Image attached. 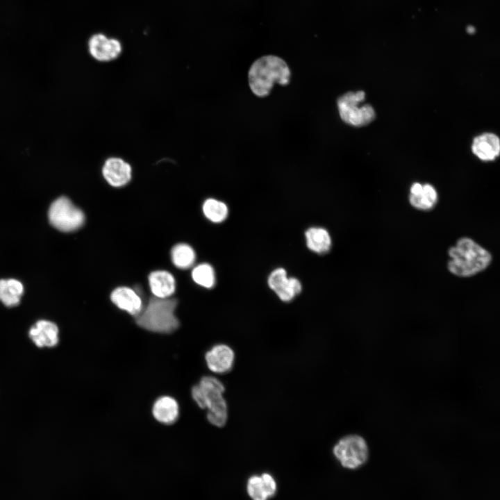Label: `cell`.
<instances>
[{"instance_id": "7402d4cb", "label": "cell", "mask_w": 500, "mask_h": 500, "mask_svg": "<svg viewBox=\"0 0 500 500\" xmlns=\"http://www.w3.org/2000/svg\"><path fill=\"white\" fill-rule=\"evenodd\" d=\"M192 277L197 284L206 288H212L216 281L215 271L208 263H201L194 267Z\"/></svg>"}, {"instance_id": "7a4b0ae2", "label": "cell", "mask_w": 500, "mask_h": 500, "mask_svg": "<svg viewBox=\"0 0 500 500\" xmlns=\"http://www.w3.org/2000/svg\"><path fill=\"white\" fill-rule=\"evenodd\" d=\"M449 271L458 276H470L485 269L491 261L490 253L474 240L462 238L449 250Z\"/></svg>"}, {"instance_id": "d6986e66", "label": "cell", "mask_w": 500, "mask_h": 500, "mask_svg": "<svg viewBox=\"0 0 500 500\" xmlns=\"http://www.w3.org/2000/svg\"><path fill=\"white\" fill-rule=\"evenodd\" d=\"M409 201L410 204L417 209L430 210L433 208L438 201V194L431 185L424 184L419 193L410 194Z\"/></svg>"}, {"instance_id": "9c48e42d", "label": "cell", "mask_w": 500, "mask_h": 500, "mask_svg": "<svg viewBox=\"0 0 500 500\" xmlns=\"http://www.w3.org/2000/svg\"><path fill=\"white\" fill-rule=\"evenodd\" d=\"M205 358L206 365L211 372L224 374L232 369L235 354L229 346L219 344L213 346L206 352Z\"/></svg>"}, {"instance_id": "d4e9b609", "label": "cell", "mask_w": 500, "mask_h": 500, "mask_svg": "<svg viewBox=\"0 0 500 500\" xmlns=\"http://www.w3.org/2000/svg\"><path fill=\"white\" fill-rule=\"evenodd\" d=\"M467 32H468L469 33H473L474 32V28L472 27V26H469V27L467 28Z\"/></svg>"}, {"instance_id": "ffe728a7", "label": "cell", "mask_w": 500, "mask_h": 500, "mask_svg": "<svg viewBox=\"0 0 500 500\" xmlns=\"http://www.w3.org/2000/svg\"><path fill=\"white\" fill-rule=\"evenodd\" d=\"M172 260L180 269H188L193 265L196 259L194 249L187 244H176L172 249Z\"/></svg>"}, {"instance_id": "44dd1931", "label": "cell", "mask_w": 500, "mask_h": 500, "mask_svg": "<svg viewBox=\"0 0 500 500\" xmlns=\"http://www.w3.org/2000/svg\"><path fill=\"white\" fill-rule=\"evenodd\" d=\"M202 209L206 217L214 223L222 222L228 213V207L224 202L212 198L204 201Z\"/></svg>"}, {"instance_id": "cb8c5ba5", "label": "cell", "mask_w": 500, "mask_h": 500, "mask_svg": "<svg viewBox=\"0 0 500 500\" xmlns=\"http://www.w3.org/2000/svg\"><path fill=\"white\" fill-rule=\"evenodd\" d=\"M287 272L285 269L280 267L274 269L269 274L267 283L271 290L275 292L288 279Z\"/></svg>"}, {"instance_id": "6da1fadb", "label": "cell", "mask_w": 500, "mask_h": 500, "mask_svg": "<svg viewBox=\"0 0 500 500\" xmlns=\"http://www.w3.org/2000/svg\"><path fill=\"white\" fill-rule=\"evenodd\" d=\"M249 85L258 97L268 95L274 83H289L290 70L287 63L275 56H265L256 60L249 71Z\"/></svg>"}, {"instance_id": "ac0fdd59", "label": "cell", "mask_w": 500, "mask_h": 500, "mask_svg": "<svg viewBox=\"0 0 500 500\" xmlns=\"http://www.w3.org/2000/svg\"><path fill=\"white\" fill-rule=\"evenodd\" d=\"M23 292V285L18 280H0V301L5 306L11 307L18 305Z\"/></svg>"}, {"instance_id": "9a60e30c", "label": "cell", "mask_w": 500, "mask_h": 500, "mask_svg": "<svg viewBox=\"0 0 500 500\" xmlns=\"http://www.w3.org/2000/svg\"><path fill=\"white\" fill-rule=\"evenodd\" d=\"M149 283L153 296L158 298H169L176 290V281L169 272L157 270L149 276Z\"/></svg>"}, {"instance_id": "8fae6325", "label": "cell", "mask_w": 500, "mask_h": 500, "mask_svg": "<svg viewBox=\"0 0 500 500\" xmlns=\"http://www.w3.org/2000/svg\"><path fill=\"white\" fill-rule=\"evenodd\" d=\"M57 325L48 320H39L28 331V337L40 348L53 347L59 342Z\"/></svg>"}, {"instance_id": "8992f818", "label": "cell", "mask_w": 500, "mask_h": 500, "mask_svg": "<svg viewBox=\"0 0 500 500\" xmlns=\"http://www.w3.org/2000/svg\"><path fill=\"white\" fill-rule=\"evenodd\" d=\"M333 454L342 467L355 469L366 462L369 449L365 440L358 435H348L334 446Z\"/></svg>"}, {"instance_id": "3957f363", "label": "cell", "mask_w": 500, "mask_h": 500, "mask_svg": "<svg viewBox=\"0 0 500 500\" xmlns=\"http://www.w3.org/2000/svg\"><path fill=\"white\" fill-rule=\"evenodd\" d=\"M177 300L174 298L152 297L136 316L135 322L141 328L151 332L171 333L179 326L175 315Z\"/></svg>"}, {"instance_id": "2e32d148", "label": "cell", "mask_w": 500, "mask_h": 500, "mask_svg": "<svg viewBox=\"0 0 500 500\" xmlns=\"http://www.w3.org/2000/svg\"><path fill=\"white\" fill-rule=\"evenodd\" d=\"M153 417L160 423L172 424L179 415V406L175 399L162 396L156 400L152 408Z\"/></svg>"}, {"instance_id": "5b68a950", "label": "cell", "mask_w": 500, "mask_h": 500, "mask_svg": "<svg viewBox=\"0 0 500 500\" xmlns=\"http://www.w3.org/2000/svg\"><path fill=\"white\" fill-rule=\"evenodd\" d=\"M365 97L363 91L349 92L338 100V108L341 119L353 126H362L370 123L375 117L374 108L369 104L358 107Z\"/></svg>"}, {"instance_id": "52a82bcc", "label": "cell", "mask_w": 500, "mask_h": 500, "mask_svg": "<svg viewBox=\"0 0 500 500\" xmlns=\"http://www.w3.org/2000/svg\"><path fill=\"white\" fill-rule=\"evenodd\" d=\"M51 224L63 232H71L81 228L85 222L83 211L67 197L55 200L49 210Z\"/></svg>"}, {"instance_id": "ba28073f", "label": "cell", "mask_w": 500, "mask_h": 500, "mask_svg": "<svg viewBox=\"0 0 500 500\" xmlns=\"http://www.w3.org/2000/svg\"><path fill=\"white\" fill-rule=\"evenodd\" d=\"M91 56L99 61H110L121 53L122 48L119 40L108 38L102 33L92 35L88 43Z\"/></svg>"}, {"instance_id": "4fadbf2b", "label": "cell", "mask_w": 500, "mask_h": 500, "mask_svg": "<svg viewBox=\"0 0 500 500\" xmlns=\"http://www.w3.org/2000/svg\"><path fill=\"white\" fill-rule=\"evenodd\" d=\"M276 482L268 473L252 476L247 481V490L252 500H268L276 494Z\"/></svg>"}, {"instance_id": "603a6c76", "label": "cell", "mask_w": 500, "mask_h": 500, "mask_svg": "<svg viewBox=\"0 0 500 500\" xmlns=\"http://www.w3.org/2000/svg\"><path fill=\"white\" fill-rule=\"evenodd\" d=\"M301 289V282L296 278L290 277L274 292L281 301L288 302L298 295Z\"/></svg>"}, {"instance_id": "5bb4252c", "label": "cell", "mask_w": 500, "mask_h": 500, "mask_svg": "<svg viewBox=\"0 0 500 500\" xmlns=\"http://www.w3.org/2000/svg\"><path fill=\"white\" fill-rule=\"evenodd\" d=\"M472 149L479 159L493 160L500 153L499 138L494 133H483L474 139Z\"/></svg>"}, {"instance_id": "7c38bea8", "label": "cell", "mask_w": 500, "mask_h": 500, "mask_svg": "<svg viewBox=\"0 0 500 500\" xmlns=\"http://www.w3.org/2000/svg\"><path fill=\"white\" fill-rule=\"evenodd\" d=\"M110 299L117 308L134 317L141 312L144 306L140 294L128 287L115 288L111 292Z\"/></svg>"}, {"instance_id": "277c9868", "label": "cell", "mask_w": 500, "mask_h": 500, "mask_svg": "<svg viewBox=\"0 0 500 500\" xmlns=\"http://www.w3.org/2000/svg\"><path fill=\"white\" fill-rule=\"evenodd\" d=\"M223 383L217 378L204 376L192 389V397L197 404L207 409V419L212 425L223 426L228 418V408L223 397Z\"/></svg>"}, {"instance_id": "30bf717a", "label": "cell", "mask_w": 500, "mask_h": 500, "mask_svg": "<svg viewBox=\"0 0 500 500\" xmlns=\"http://www.w3.org/2000/svg\"><path fill=\"white\" fill-rule=\"evenodd\" d=\"M102 174L108 183L119 188L130 181L131 167L122 158L112 157L106 160L102 168Z\"/></svg>"}, {"instance_id": "e0dca14e", "label": "cell", "mask_w": 500, "mask_h": 500, "mask_svg": "<svg viewBox=\"0 0 500 500\" xmlns=\"http://www.w3.org/2000/svg\"><path fill=\"white\" fill-rule=\"evenodd\" d=\"M308 248L317 253H324L331 247V238L327 230L321 227H311L305 233Z\"/></svg>"}]
</instances>
